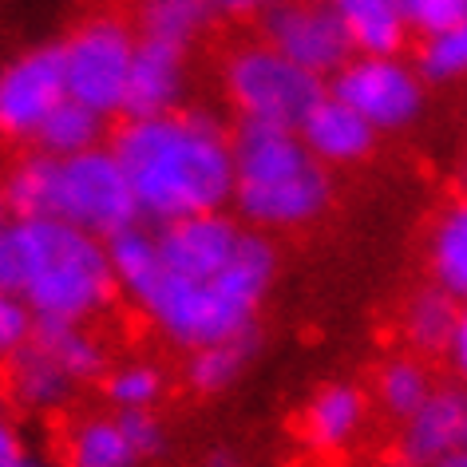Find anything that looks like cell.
Instances as JSON below:
<instances>
[{"label": "cell", "instance_id": "6da1fadb", "mask_svg": "<svg viewBox=\"0 0 467 467\" xmlns=\"http://www.w3.org/2000/svg\"><path fill=\"white\" fill-rule=\"evenodd\" d=\"M115 289L155 325L174 348H198L210 341L258 329V313L277 282V250L258 230H246L234 262L218 282H186L159 265L155 234L143 226L108 238Z\"/></svg>", "mask_w": 467, "mask_h": 467}, {"label": "cell", "instance_id": "7a4b0ae2", "mask_svg": "<svg viewBox=\"0 0 467 467\" xmlns=\"http://www.w3.org/2000/svg\"><path fill=\"white\" fill-rule=\"evenodd\" d=\"M111 150L131 182L139 218L162 226L230 206L234 147L214 115L171 111L155 119H127Z\"/></svg>", "mask_w": 467, "mask_h": 467}, {"label": "cell", "instance_id": "3957f363", "mask_svg": "<svg viewBox=\"0 0 467 467\" xmlns=\"http://www.w3.org/2000/svg\"><path fill=\"white\" fill-rule=\"evenodd\" d=\"M0 289L36 321H96L115 301L108 242L60 218H13L0 230Z\"/></svg>", "mask_w": 467, "mask_h": 467}, {"label": "cell", "instance_id": "277c9868", "mask_svg": "<svg viewBox=\"0 0 467 467\" xmlns=\"http://www.w3.org/2000/svg\"><path fill=\"white\" fill-rule=\"evenodd\" d=\"M234 147V194L230 202L258 234L301 230L317 222L333 202L329 167L306 150L297 131L242 123Z\"/></svg>", "mask_w": 467, "mask_h": 467}, {"label": "cell", "instance_id": "5b68a950", "mask_svg": "<svg viewBox=\"0 0 467 467\" xmlns=\"http://www.w3.org/2000/svg\"><path fill=\"white\" fill-rule=\"evenodd\" d=\"M230 103L238 108L242 123L262 127H285L297 131L301 115L325 96V84L317 76L301 72L270 44H246L226 60L222 72Z\"/></svg>", "mask_w": 467, "mask_h": 467}, {"label": "cell", "instance_id": "8992f818", "mask_svg": "<svg viewBox=\"0 0 467 467\" xmlns=\"http://www.w3.org/2000/svg\"><path fill=\"white\" fill-rule=\"evenodd\" d=\"M52 218L79 226L96 238H115L119 230L139 226V206L131 182L111 147H91L56 162V202Z\"/></svg>", "mask_w": 467, "mask_h": 467}, {"label": "cell", "instance_id": "52a82bcc", "mask_svg": "<svg viewBox=\"0 0 467 467\" xmlns=\"http://www.w3.org/2000/svg\"><path fill=\"white\" fill-rule=\"evenodd\" d=\"M135 56V32L115 16H96L79 25L72 36L60 44L64 64V96L84 103L96 115H115L123 108L127 67Z\"/></svg>", "mask_w": 467, "mask_h": 467}, {"label": "cell", "instance_id": "ba28073f", "mask_svg": "<svg viewBox=\"0 0 467 467\" xmlns=\"http://www.w3.org/2000/svg\"><path fill=\"white\" fill-rule=\"evenodd\" d=\"M329 79V96L353 108L372 131H404L424 115V79L400 56H348Z\"/></svg>", "mask_w": 467, "mask_h": 467}, {"label": "cell", "instance_id": "9c48e42d", "mask_svg": "<svg viewBox=\"0 0 467 467\" xmlns=\"http://www.w3.org/2000/svg\"><path fill=\"white\" fill-rule=\"evenodd\" d=\"M262 32L274 52H282L301 72L317 76L321 84L353 56L325 0H277V5L262 8Z\"/></svg>", "mask_w": 467, "mask_h": 467}, {"label": "cell", "instance_id": "30bf717a", "mask_svg": "<svg viewBox=\"0 0 467 467\" xmlns=\"http://www.w3.org/2000/svg\"><path fill=\"white\" fill-rule=\"evenodd\" d=\"M64 96L60 44L20 52L13 64L0 67V131L16 139H36L40 123Z\"/></svg>", "mask_w": 467, "mask_h": 467}, {"label": "cell", "instance_id": "8fae6325", "mask_svg": "<svg viewBox=\"0 0 467 467\" xmlns=\"http://www.w3.org/2000/svg\"><path fill=\"white\" fill-rule=\"evenodd\" d=\"M467 443V396L451 384H436L431 396L412 416L400 420L396 436V463L400 467H431L448 455H460Z\"/></svg>", "mask_w": 467, "mask_h": 467}, {"label": "cell", "instance_id": "7c38bea8", "mask_svg": "<svg viewBox=\"0 0 467 467\" xmlns=\"http://www.w3.org/2000/svg\"><path fill=\"white\" fill-rule=\"evenodd\" d=\"M368 392L353 380H325L301 408V440L317 455H341L368 428Z\"/></svg>", "mask_w": 467, "mask_h": 467}, {"label": "cell", "instance_id": "4fadbf2b", "mask_svg": "<svg viewBox=\"0 0 467 467\" xmlns=\"http://www.w3.org/2000/svg\"><path fill=\"white\" fill-rule=\"evenodd\" d=\"M186 84L182 48L159 40H135V56L127 67V88H123V115L127 119H155V115L179 111Z\"/></svg>", "mask_w": 467, "mask_h": 467}, {"label": "cell", "instance_id": "5bb4252c", "mask_svg": "<svg viewBox=\"0 0 467 467\" xmlns=\"http://www.w3.org/2000/svg\"><path fill=\"white\" fill-rule=\"evenodd\" d=\"M297 139L306 143V150L321 167H353L372 150L377 131L360 119L353 108H345L341 99H333L329 91L301 115Z\"/></svg>", "mask_w": 467, "mask_h": 467}, {"label": "cell", "instance_id": "9a60e30c", "mask_svg": "<svg viewBox=\"0 0 467 467\" xmlns=\"http://www.w3.org/2000/svg\"><path fill=\"white\" fill-rule=\"evenodd\" d=\"M5 400H13L25 412H60L72 404V396L79 392V384L44 353L36 341H28L20 353L5 360Z\"/></svg>", "mask_w": 467, "mask_h": 467}, {"label": "cell", "instance_id": "2e32d148", "mask_svg": "<svg viewBox=\"0 0 467 467\" xmlns=\"http://www.w3.org/2000/svg\"><path fill=\"white\" fill-rule=\"evenodd\" d=\"M333 8L353 56H400L408 25L400 0H325Z\"/></svg>", "mask_w": 467, "mask_h": 467}, {"label": "cell", "instance_id": "e0dca14e", "mask_svg": "<svg viewBox=\"0 0 467 467\" xmlns=\"http://www.w3.org/2000/svg\"><path fill=\"white\" fill-rule=\"evenodd\" d=\"M60 467H147L135 451L119 412H96L67 428Z\"/></svg>", "mask_w": 467, "mask_h": 467}, {"label": "cell", "instance_id": "ac0fdd59", "mask_svg": "<svg viewBox=\"0 0 467 467\" xmlns=\"http://www.w3.org/2000/svg\"><path fill=\"white\" fill-rule=\"evenodd\" d=\"M258 353H262L258 329L226 337V341L198 345L186 353V384H191L198 396H222L254 368Z\"/></svg>", "mask_w": 467, "mask_h": 467}, {"label": "cell", "instance_id": "d6986e66", "mask_svg": "<svg viewBox=\"0 0 467 467\" xmlns=\"http://www.w3.org/2000/svg\"><path fill=\"white\" fill-rule=\"evenodd\" d=\"M32 341H36L79 389L103 380V372H108V348L79 321H36Z\"/></svg>", "mask_w": 467, "mask_h": 467}, {"label": "cell", "instance_id": "ffe728a7", "mask_svg": "<svg viewBox=\"0 0 467 467\" xmlns=\"http://www.w3.org/2000/svg\"><path fill=\"white\" fill-rule=\"evenodd\" d=\"M460 325H463L460 301L436 285L412 294V301H408V309H404V337L416 357H440L443 345L451 341V333L460 329Z\"/></svg>", "mask_w": 467, "mask_h": 467}, {"label": "cell", "instance_id": "44dd1931", "mask_svg": "<svg viewBox=\"0 0 467 467\" xmlns=\"http://www.w3.org/2000/svg\"><path fill=\"white\" fill-rule=\"evenodd\" d=\"M56 155L32 150L8 171V179H0L5 186V202L13 218H52L56 202Z\"/></svg>", "mask_w": 467, "mask_h": 467}, {"label": "cell", "instance_id": "7402d4cb", "mask_svg": "<svg viewBox=\"0 0 467 467\" xmlns=\"http://www.w3.org/2000/svg\"><path fill=\"white\" fill-rule=\"evenodd\" d=\"M436 380L424 365V357L408 353V357H389L377 368V384H372V400H377L392 420L412 416L420 404L431 396Z\"/></svg>", "mask_w": 467, "mask_h": 467}, {"label": "cell", "instance_id": "603a6c76", "mask_svg": "<svg viewBox=\"0 0 467 467\" xmlns=\"http://www.w3.org/2000/svg\"><path fill=\"white\" fill-rule=\"evenodd\" d=\"M428 262H431L436 289L463 301L467 294V210L463 206H451L440 214L436 230H431Z\"/></svg>", "mask_w": 467, "mask_h": 467}, {"label": "cell", "instance_id": "cb8c5ba5", "mask_svg": "<svg viewBox=\"0 0 467 467\" xmlns=\"http://www.w3.org/2000/svg\"><path fill=\"white\" fill-rule=\"evenodd\" d=\"M103 115L88 111L84 103H72V99H60L56 108L48 111V119L40 123L36 131V143L44 155H56V159H67V155H79V150H91L103 143Z\"/></svg>", "mask_w": 467, "mask_h": 467}, {"label": "cell", "instance_id": "d4e9b609", "mask_svg": "<svg viewBox=\"0 0 467 467\" xmlns=\"http://www.w3.org/2000/svg\"><path fill=\"white\" fill-rule=\"evenodd\" d=\"M210 16H214L210 0H139L143 40L174 44V48H186L210 25Z\"/></svg>", "mask_w": 467, "mask_h": 467}, {"label": "cell", "instance_id": "484cf974", "mask_svg": "<svg viewBox=\"0 0 467 467\" xmlns=\"http://www.w3.org/2000/svg\"><path fill=\"white\" fill-rule=\"evenodd\" d=\"M103 392L115 412H155V404L167 392V372L155 360H127L103 372Z\"/></svg>", "mask_w": 467, "mask_h": 467}, {"label": "cell", "instance_id": "4316f807", "mask_svg": "<svg viewBox=\"0 0 467 467\" xmlns=\"http://www.w3.org/2000/svg\"><path fill=\"white\" fill-rule=\"evenodd\" d=\"M412 67L424 84H451V79H460L467 72V28L424 36Z\"/></svg>", "mask_w": 467, "mask_h": 467}, {"label": "cell", "instance_id": "83f0119b", "mask_svg": "<svg viewBox=\"0 0 467 467\" xmlns=\"http://www.w3.org/2000/svg\"><path fill=\"white\" fill-rule=\"evenodd\" d=\"M400 16L408 32L436 36V32L467 28V0H400Z\"/></svg>", "mask_w": 467, "mask_h": 467}, {"label": "cell", "instance_id": "f1b7e54d", "mask_svg": "<svg viewBox=\"0 0 467 467\" xmlns=\"http://www.w3.org/2000/svg\"><path fill=\"white\" fill-rule=\"evenodd\" d=\"M32 329H36V317H32V309L16 294L0 289V365H5L8 357L20 353V348L32 341Z\"/></svg>", "mask_w": 467, "mask_h": 467}, {"label": "cell", "instance_id": "f546056e", "mask_svg": "<svg viewBox=\"0 0 467 467\" xmlns=\"http://www.w3.org/2000/svg\"><path fill=\"white\" fill-rule=\"evenodd\" d=\"M119 420L135 443V451L143 455V463L159 460V455L167 451V424H162L155 412H119Z\"/></svg>", "mask_w": 467, "mask_h": 467}, {"label": "cell", "instance_id": "4dcf8cb0", "mask_svg": "<svg viewBox=\"0 0 467 467\" xmlns=\"http://www.w3.org/2000/svg\"><path fill=\"white\" fill-rule=\"evenodd\" d=\"M25 455H28V443L20 436V428L0 412V467H20Z\"/></svg>", "mask_w": 467, "mask_h": 467}, {"label": "cell", "instance_id": "1f68e13d", "mask_svg": "<svg viewBox=\"0 0 467 467\" xmlns=\"http://www.w3.org/2000/svg\"><path fill=\"white\" fill-rule=\"evenodd\" d=\"M455 372H463L467 368V325H460V329L451 333V341L443 345V353H440Z\"/></svg>", "mask_w": 467, "mask_h": 467}, {"label": "cell", "instance_id": "d6a6232c", "mask_svg": "<svg viewBox=\"0 0 467 467\" xmlns=\"http://www.w3.org/2000/svg\"><path fill=\"white\" fill-rule=\"evenodd\" d=\"M214 13H230V16H250V13H262L265 0H210Z\"/></svg>", "mask_w": 467, "mask_h": 467}, {"label": "cell", "instance_id": "836d02e7", "mask_svg": "<svg viewBox=\"0 0 467 467\" xmlns=\"http://www.w3.org/2000/svg\"><path fill=\"white\" fill-rule=\"evenodd\" d=\"M198 467H246V460H242L234 448H214Z\"/></svg>", "mask_w": 467, "mask_h": 467}, {"label": "cell", "instance_id": "e575fe53", "mask_svg": "<svg viewBox=\"0 0 467 467\" xmlns=\"http://www.w3.org/2000/svg\"><path fill=\"white\" fill-rule=\"evenodd\" d=\"M20 467H60V463H52V460H44V455H25V460H20Z\"/></svg>", "mask_w": 467, "mask_h": 467}, {"label": "cell", "instance_id": "d590c367", "mask_svg": "<svg viewBox=\"0 0 467 467\" xmlns=\"http://www.w3.org/2000/svg\"><path fill=\"white\" fill-rule=\"evenodd\" d=\"M431 467H467V455H448V460H440V463H431Z\"/></svg>", "mask_w": 467, "mask_h": 467}, {"label": "cell", "instance_id": "8d00e7d4", "mask_svg": "<svg viewBox=\"0 0 467 467\" xmlns=\"http://www.w3.org/2000/svg\"><path fill=\"white\" fill-rule=\"evenodd\" d=\"M13 222V214H8V202H5V186H0V230Z\"/></svg>", "mask_w": 467, "mask_h": 467}, {"label": "cell", "instance_id": "74e56055", "mask_svg": "<svg viewBox=\"0 0 467 467\" xmlns=\"http://www.w3.org/2000/svg\"><path fill=\"white\" fill-rule=\"evenodd\" d=\"M0 412H5V389H0Z\"/></svg>", "mask_w": 467, "mask_h": 467}, {"label": "cell", "instance_id": "f35d334b", "mask_svg": "<svg viewBox=\"0 0 467 467\" xmlns=\"http://www.w3.org/2000/svg\"><path fill=\"white\" fill-rule=\"evenodd\" d=\"M270 5H277V0H265V8H270Z\"/></svg>", "mask_w": 467, "mask_h": 467}]
</instances>
